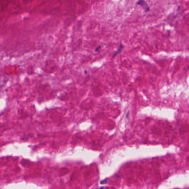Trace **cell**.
I'll return each instance as SVG.
<instances>
[{"instance_id":"cell-2","label":"cell","mask_w":189,"mask_h":189,"mask_svg":"<svg viewBox=\"0 0 189 189\" xmlns=\"http://www.w3.org/2000/svg\"><path fill=\"white\" fill-rule=\"evenodd\" d=\"M123 45H122V43L120 45V46H119V49H118V51H116V52L115 53V54H114L113 55V57H114L115 56H116V55H118L119 53L121 52L122 51V49H123Z\"/></svg>"},{"instance_id":"cell-4","label":"cell","mask_w":189,"mask_h":189,"mask_svg":"<svg viewBox=\"0 0 189 189\" xmlns=\"http://www.w3.org/2000/svg\"><path fill=\"white\" fill-rule=\"evenodd\" d=\"M100 189H103V187H102V188H100Z\"/></svg>"},{"instance_id":"cell-3","label":"cell","mask_w":189,"mask_h":189,"mask_svg":"<svg viewBox=\"0 0 189 189\" xmlns=\"http://www.w3.org/2000/svg\"><path fill=\"white\" fill-rule=\"evenodd\" d=\"M101 48V46H99V47H98V48H96V49H95V51H98V50H99V48Z\"/></svg>"},{"instance_id":"cell-1","label":"cell","mask_w":189,"mask_h":189,"mask_svg":"<svg viewBox=\"0 0 189 189\" xmlns=\"http://www.w3.org/2000/svg\"><path fill=\"white\" fill-rule=\"evenodd\" d=\"M137 5H139L143 6L144 8L145 9V11H146V12L148 11H149V7L148 6V4H147L145 1H139V2H137Z\"/></svg>"}]
</instances>
